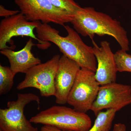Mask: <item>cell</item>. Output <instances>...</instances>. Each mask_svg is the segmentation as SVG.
Listing matches in <instances>:
<instances>
[{"mask_svg":"<svg viewBox=\"0 0 131 131\" xmlns=\"http://www.w3.org/2000/svg\"><path fill=\"white\" fill-rule=\"evenodd\" d=\"M35 45L32 38H30L25 47L19 51H14L10 48L1 50L0 52L7 58L10 68L15 74L19 73L26 74L34 66L41 63L40 59L35 57L32 53V49Z\"/></svg>","mask_w":131,"mask_h":131,"instance_id":"7c38bea8","label":"cell"},{"mask_svg":"<svg viewBox=\"0 0 131 131\" xmlns=\"http://www.w3.org/2000/svg\"><path fill=\"white\" fill-rule=\"evenodd\" d=\"M117 112L114 109L101 111L96 116L93 125L89 131H109Z\"/></svg>","mask_w":131,"mask_h":131,"instance_id":"4fadbf2b","label":"cell"},{"mask_svg":"<svg viewBox=\"0 0 131 131\" xmlns=\"http://www.w3.org/2000/svg\"><path fill=\"white\" fill-rule=\"evenodd\" d=\"M100 87L95 79V73L81 68L69 94L67 103L77 111L86 113L91 110Z\"/></svg>","mask_w":131,"mask_h":131,"instance_id":"52a82bcc","label":"cell"},{"mask_svg":"<svg viewBox=\"0 0 131 131\" xmlns=\"http://www.w3.org/2000/svg\"><path fill=\"white\" fill-rule=\"evenodd\" d=\"M52 5L75 15L78 10L81 8L74 0H48Z\"/></svg>","mask_w":131,"mask_h":131,"instance_id":"2e32d148","label":"cell"},{"mask_svg":"<svg viewBox=\"0 0 131 131\" xmlns=\"http://www.w3.org/2000/svg\"><path fill=\"white\" fill-rule=\"evenodd\" d=\"M131 104V86L116 82L101 85L91 110L96 116L105 109L117 112Z\"/></svg>","mask_w":131,"mask_h":131,"instance_id":"9c48e42d","label":"cell"},{"mask_svg":"<svg viewBox=\"0 0 131 131\" xmlns=\"http://www.w3.org/2000/svg\"><path fill=\"white\" fill-rule=\"evenodd\" d=\"M40 131H72L70 130H61L55 127L48 125H44L42 126Z\"/></svg>","mask_w":131,"mask_h":131,"instance_id":"ac0fdd59","label":"cell"},{"mask_svg":"<svg viewBox=\"0 0 131 131\" xmlns=\"http://www.w3.org/2000/svg\"><path fill=\"white\" fill-rule=\"evenodd\" d=\"M92 40L94 54L98 62L95 73L96 81L101 86L115 82L118 71L114 54L111 50L110 43L107 41H102L99 47Z\"/></svg>","mask_w":131,"mask_h":131,"instance_id":"8fae6325","label":"cell"},{"mask_svg":"<svg viewBox=\"0 0 131 131\" xmlns=\"http://www.w3.org/2000/svg\"><path fill=\"white\" fill-rule=\"evenodd\" d=\"M32 101L40 103L39 96L31 93H18L15 101H8L7 108L0 109V130L2 131H38L24 114L26 106Z\"/></svg>","mask_w":131,"mask_h":131,"instance_id":"8992f818","label":"cell"},{"mask_svg":"<svg viewBox=\"0 0 131 131\" xmlns=\"http://www.w3.org/2000/svg\"><path fill=\"white\" fill-rule=\"evenodd\" d=\"M19 10H10L6 9L2 5H0V16L5 18L15 15L20 13Z\"/></svg>","mask_w":131,"mask_h":131,"instance_id":"e0dca14e","label":"cell"},{"mask_svg":"<svg viewBox=\"0 0 131 131\" xmlns=\"http://www.w3.org/2000/svg\"><path fill=\"white\" fill-rule=\"evenodd\" d=\"M27 20L40 21L42 24L54 23L63 26L71 22L73 15L65 10L56 7L48 0H14Z\"/></svg>","mask_w":131,"mask_h":131,"instance_id":"277c9868","label":"cell"},{"mask_svg":"<svg viewBox=\"0 0 131 131\" xmlns=\"http://www.w3.org/2000/svg\"><path fill=\"white\" fill-rule=\"evenodd\" d=\"M125 125L121 123L115 124L114 126L113 131H126Z\"/></svg>","mask_w":131,"mask_h":131,"instance_id":"d6986e66","label":"cell"},{"mask_svg":"<svg viewBox=\"0 0 131 131\" xmlns=\"http://www.w3.org/2000/svg\"><path fill=\"white\" fill-rule=\"evenodd\" d=\"M41 24L40 21H28L20 12L3 19L0 23V50L10 48L7 44L11 43L12 38L18 36L30 37L37 40L39 48L48 49L51 45L49 42L40 40L34 33V29Z\"/></svg>","mask_w":131,"mask_h":131,"instance_id":"ba28073f","label":"cell"},{"mask_svg":"<svg viewBox=\"0 0 131 131\" xmlns=\"http://www.w3.org/2000/svg\"><path fill=\"white\" fill-rule=\"evenodd\" d=\"M81 67L77 63L63 55L59 59L55 80L56 103L64 105Z\"/></svg>","mask_w":131,"mask_h":131,"instance_id":"30bf717a","label":"cell"},{"mask_svg":"<svg viewBox=\"0 0 131 131\" xmlns=\"http://www.w3.org/2000/svg\"><path fill=\"white\" fill-rule=\"evenodd\" d=\"M61 57L59 54L55 55L45 63L31 68L26 73L24 80L18 84L17 89L35 88L39 90L41 96H55V78Z\"/></svg>","mask_w":131,"mask_h":131,"instance_id":"5b68a950","label":"cell"},{"mask_svg":"<svg viewBox=\"0 0 131 131\" xmlns=\"http://www.w3.org/2000/svg\"><path fill=\"white\" fill-rule=\"evenodd\" d=\"M0 131H2V130H0Z\"/></svg>","mask_w":131,"mask_h":131,"instance_id":"ffe728a7","label":"cell"},{"mask_svg":"<svg viewBox=\"0 0 131 131\" xmlns=\"http://www.w3.org/2000/svg\"><path fill=\"white\" fill-rule=\"evenodd\" d=\"M30 121L64 130L89 131L92 126L91 119L86 113L64 106H52L32 117Z\"/></svg>","mask_w":131,"mask_h":131,"instance_id":"3957f363","label":"cell"},{"mask_svg":"<svg viewBox=\"0 0 131 131\" xmlns=\"http://www.w3.org/2000/svg\"><path fill=\"white\" fill-rule=\"evenodd\" d=\"M64 27L68 32L65 37L61 36L58 30L49 24H41L35 29L37 37L42 41L56 45L64 56L76 62L81 68L95 73L96 59L93 47L85 44L78 33L69 26Z\"/></svg>","mask_w":131,"mask_h":131,"instance_id":"6da1fadb","label":"cell"},{"mask_svg":"<svg viewBox=\"0 0 131 131\" xmlns=\"http://www.w3.org/2000/svg\"><path fill=\"white\" fill-rule=\"evenodd\" d=\"M114 56L118 71L131 72V55L121 49Z\"/></svg>","mask_w":131,"mask_h":131,"instance_id":"9a60e30c","label":"cell"},{"mask_svg":"<svg viewBox=\"0 0 131 131\" xmlns=\"http://www.w3.org/2000/svg\"><path fill=\"white\" fill-rule=\"evenodd\" d=\"M73 27L78 33L91 39L95 35L102 37L108 35L113 37L120 46L121 49L129 50V41L127 32L120 22L92 7H81L75 14L71 22Z\"/></svg>","mask_w":131,"mask_h":131,"instance_id":"7a4b0ae2","label":"cell"},{"mask_svg":"<svg viewBox=\"0 0 131 131\" xmlns=\"http://www.w3.org/2000/svg\"><path fill=\"white\" fill-rule=\"evenodd\" d=\"M15 74L10 67L0 64V95L6 94L12 89Z\"/></svg>","mask_w":131,"mask_h":131,"instance_id":"5bb4252c","label":"cell"}]
</instances>
